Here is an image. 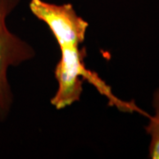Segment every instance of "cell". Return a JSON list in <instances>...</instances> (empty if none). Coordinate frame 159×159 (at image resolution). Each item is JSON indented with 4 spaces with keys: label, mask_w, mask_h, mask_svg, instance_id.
<instances>
[{
    "label": "cell",
    "mask_w": 159,
    "mask_h": 159,
    "mask_svg": "<svg viewBox=\"0 0 159 159\" xmlns=\"http://www.w3.org/2000/svg\"><path fill=\"white\" fill-rule=\"evenodd\" d=\"M146 132L151 137L149 144V157L159 159V111H155V115L150 116Z\"/></svg>",
    "instance_id": "3"
},
{
    "label": "cell",
    "mask_w": 159,
    "mask_h": 159,
    "mask_svg": "<svg viewBox=\"0 0 159 159\" xmlns=\"http://www.w3.org/2000/svg\"><path fill=\"white\" fill-rule=\"evenodd\" d=\"M20 0H0V120L10 112L13 97L7 73L34 57L32 47L12 34L6 25V19L17 6Z\"/></svg>",
    "instance_id": "2"
},
{
    "label": "cell",
    "mask_w": 159,
    "mask_h": 159,
    "mask_svg": "<svg viewBox=\"0 0 159 159\" xmlns=\"http://www.w3.org/2000/svg\"><path fill=\"white\" fill-rule=\"evenodd\" d=\"M29 9L37 19L47 25L59 47L61 57L55 67L57 89L51 98V104L57 109L68 107L79 101L82 93L83 81L94 86L113 106L124 112H137L149 118L150 115L139 108L134 101L126 102L113 94L111 87L98 74L87 68L84 42L89 23L77 14L71 4L55 5L43 0H31Z\"/></svg>",
    "instance_id": "1"
},
{
    "label": "cell",
    "mask_w": 159,
    "mask_h": 159,
    "mask_svg": "<svg viewBox=\"0 0 159 159\" xmlns=\"http://www.w3.org/2000/svg\"><path fill=\"white\" fill-rule=\"evenodd\" d=\"M153 106L155 108V111H159V88L154 94Z\"/></svg>",
    "instance_id": "4"
}]
</instances>
